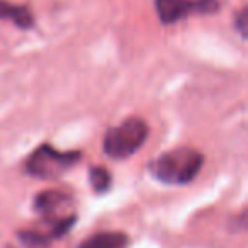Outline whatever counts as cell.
<instances>
[{"instance_id":"8992f818","label":"cell","mask_w":248,"mask_h":248,"mask_svg":"<svg viewBox=\"0 0 248 248\" xmlns=\"http://www.w3.org/2000/svg\"><path fill=\"white\" fill-rule=\"evenodd\" d=\"M128 241L124 233H99L82 241L78 248H128Z\"/></svg>"},{"instance_id":"277c9868","label":"cell","mask_w":248,"mask_h":248,"mask_svg":"<svg viewBox=\"0 0 248 248\" xmlns=\"http://www.w3.org/2000/svg\"><path fill=\"white\" fill-rule=\"evenodd\" d=\"M156 12L163 24H173L190 14H213L217 11V0H155Z\"/></svg>"},{"instance_id":"9c48e42d","label":"cell","mask_w":248,"mask_h":248,"mask_svg":"<svg viewBox=\"0 0 248 248\" xmlns=\"http://www.w3.org/2000/svg\"><path fill=\"white\" fill-rule=\"evenodd\" d=\"M238 28H240L241 34L247 36V12H241L240 14V21H238Z\"/></svg>"},{"instance_id":"ba28073f","label":"cell","mask_w":248,"mask_h":248,"mask_svg":"<svg viewBox=\"0 0 248 248\" xmlns=\"http://www.w3.org/2000/svg\"><path fill=\"white\" fill-rule=\"evenodd\" d=\"M90 184L97 192H106L110 186V175L104 167H93L90 170Z\"/></svg>"},{"instance_id":"3957f363","label":"cell","mask_w":248,"mask_h":248,"mask_svg":"<svg viewBox=\"0 0 248 248\" xmlns=\"http://www.w3.org/2000/svg\"><path fill=\"white\" fill-rule=\"evenodd\" d=\"M78 160V152H58L53 146L43 145L29 156L28 172L39 179H55L68 172Z\"/></svg>"},{"instance_id":"52a82bcc","label":"cell","mask_w":248,"mask_h":248,"mask_svg":"<svg viewBox=\"0 0 248 248\" xmlns=\"http://www.w3.org/2000/svg\"><path fill=\"white\" fill-rule=\"evenodd\" d=\"M0 19H11L19 28H31L32 16L26 7L12 5L5 0H0Z\"/></svg>"},{"instance_id":"6da1fadb","label":"cell","mask_w":248,"mask_h":248,"mask_svg":"<svg viewBox=\"0 0 248 248\" xmlns=\"http://www.w3.org/2000/svg\"><path fill=\"white\" fill-rule=\"evenodd\" d=\"M204 156L192 148H175L163 153L150 163V172L163 184L180 186L187 184L199 173Z\"/></svg>"},{"instance_id":"7a4b0ae2","label":"cell","mask_w":248,"mask_h":248,"mask_svg":"<svg viewBox=\"0 0 248 248\" xmlns=\"http://www.w3.org/2000/svg\"><path fill=\"white\" fill-rule=\"evenodd\" d=\"M148 136V126L143 119L131 117L123 124L109 129L104 140V152L114 160L129 158L143 146Z\"/></svg>"},{"instance_id":"5b68a950","label":"cell","mask_w":248,"mask_h":248,"mask_svg":"<svg viewBox=\"0 0 248 248\" xmlns=\"http://www.w3.org/2000/svg\"><path fill=\"white\" fill-rule=\"evenodd\" d=\"M68 204H70L68 196H65L62 192H56V190H48V192H43L36 197L34 206L43 216L56 217V221H62L65 217H70V216H62V209H65Z\"/></svg>"}]
</instances>
